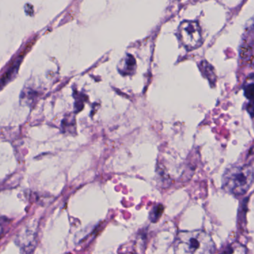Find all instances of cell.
I'll list each match as a JSON object with an SVG mask.
<instances>
[{
	"label": "cell",
	"mask_w": 254,
	"mask_h": 254,
	"mask_svg": "<svg viewBox=\"0 0 254 254\" xmlns=\"http://www.w3.org/2000/svg\"><path fill=\"white\" fill-rule=\"evenodd\" d=\"M175 254H214L215 245L210 235L201 230L181 231L177 235Z\"/></svg>",
	"instance_id": "cell-1"
},
{
	"label": "cell",
	"mask_w": 254,
	"mask_h": 254,
	"mask_svg": "<svg viewBox=\"0 0 254 254\" xmlns=\"http://www.w3.org/2000/svg\"><path fill=\"white\" fill-rule=\"evenodd\" d=\"M254 181L252 165L230 167L223 176V188L235 195H243L251 188Z\"/></svg>",
	"instance_id": "cell-2"
},
{
	"label": "cell",
	"mask_w": 254,
	"mask_h": 254,
	"mask_svg": "<svg viewBox=\"0 0 254 254\" xmlns=\"http://www.w3.org/2000/svg\"><path fill=\"white\" fill-rule=\"evenodd\" d=\"M178 37L183 46L189 51L199 48L203 44L200 25L194 20L181 22L178 27Z\"/></svg>",
	"instance_id": "cell-3"
},
{
	"label": "cell",
	"mask_w": 254,
	"mask_h": 254,
	"mask_svg": "<svg viewBox=\"0 0 254 254\" xmlns=\"http://www.w3.org/2000/svg\"><path fill=\"white\" fill-rule=\"evenodd\" d=\"M136 69V61L131 55H127L122 59L118 66V70L122 75H132Z\"/></svg>",
	"instance_id": "cell-4"
},
{
	"label": "cell",
	"mask_w": 254,
	"mask_h": 254,
	"mask_svg": "<svg viewBox=\"0 0 254 254\" xmlns=\"http://www.w3.org/2000/svg\"><path fill=\"white\" fill-rule=\"evenodd\" d=\"M221 254H248V250L242 244L235 242L230 244Z\"/></svg>",
	"instance_id": "cell-5"
},
{
	"label": "cell",
	"mask_w": 254,
	"mask_h": 254,
	"mask_svg": "<svg viewBox=\"0 0 254 254\" xmlns=\"http://www.w3.org/2000/svg\"><path fill=\"white\" fill-rule=\"evenodd\" d=\"M200 69L205 77L209 80L210 84H215L216 81V75L214 72L213 67L208 62L203 61L200 63Z\"/></svg>",
	"instance_id": "cell-6"
},
{
	"label": "cell",
	"mask_w": 254,
	"mask_h": 254,
	"mask_svg": "<svg viewBox=\"0 0 254 254\" xmlns=\"http://www.w3.org/2000/svg\"><path fill=\"white\" fill-rule=\"evenodd\" d=\"M244 92L245 96L250 99V102H253V96H254V75L251 73L250 76L245 80L244 84Z\"/></svg>",
	"instance_id": "cell-7"
},
{
	"label": "cell",
	"mask_w": 254,
	"mask_h": 254,
	"mask_svg": "<svg viewBox=\"0 0 254 254\" xmlns=\"http://www.w3.org/2000/svg\"><path fill=\"white\" fill-rule=\"evenodd\" d=\"M20 62H21L20 59H17L14 64L10 68L9 70H8V72H5V73L4 74L3 76L1 78V79H0V89L2 88V87L6 84L7 81L9 80L11 75H13V73L17 70V67H18L19 65H20Z\"/></svg>",
	"instance_id": "cell-8"
},
{
	"label": "cell",
	"mask_w": 254,
	"mask_h": 254,
	"mask_svg": "<svg viewBox=\"0 0 254 254\" xmlns=\"http://www.w3.org/2000/svg\"><path fill=\"white\" fill-rule=\"evenodd\" d=\"M2 227H0V236H1V234H2Z\"/></svg>",
	"instance_id": "cell-9"
}]
</instances>
